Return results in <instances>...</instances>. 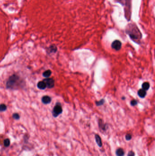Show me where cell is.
<instances>
[{"label":"cell","mask_w":155,"mask_h":156,"mask_svg":"<svg viewBox=\"0 0 155 156\" xmlns=\"http://www.w3.org/2000/svg\"><path fill=\"white\" fill-rule=\"evenodd\" d=\"M126 32L128 34L130 38L134 41H139L142 37L139 29L134 23H130L128 25L126 29Z\"/></svg>","instance_id":"6da1fadb"},{"label":"cell","mask_w":155,"mask_h":156,"mask_svg":"<svg viewBox=\"0 0 155 156\" xmlns=\"http://www.w3.org/2000/svg\"><path fill=\"white\" fill-rule=\"evenodd\" d=\"M20 78L18 75H13L9 77L6 84L7 89H13L18 87L20 84Z\"/></svg>","instance_id":"7a4b0ae2"},{"label":"cell","mask_w":155,"mask_h":156,"mask_svg":"<svg viewBox=\"0 0 155 156\" xmlns=\"http://www.w3.org/2000/svg\"><path fill=\"white\" fill-rule=\"evenodd\" d=\"M62 112V108L61 104L59 103H56L53 110H52V115L54 117H57L58 115H60Z\"/></svg>","instance_id":"3957f363"},{"label":"cell","mask_w":155,"mask_h":156,"mask_svg":"<svg viewBox=\"0 0 155 156\" xmlns=\"http://www.w3.org/2000/svg\"><path fill=\"white\" fill-rule=\"evenodd\" d=\"M43 81L46 83V87L49 89L52 88L55 85V81L52 78H46Z\"/></svg>","instance_id":"277c9868"},{"label":"cell","mask_w":155,"mask_h":156,"mask_svg":"<svg viewBox=\"0 0 155 156\" xmlns=\"http://www.w3.org/2000/svg\"><path fill=\"white\" fill-rule=\"evenodd\" d=\"M122 43L121 42V41L118 40L113 41L111 44L112 48L116 51H118L120 50V49L122 48Z\"/></svg>","instance_id":"5b68a950"},{"label":"cell","mask_w":155,"mask_h":156,"mask_svg":"<svg viewBox=\"0 0 155 156\" xmlns=\"http://www.w3.org/2000/svg\"><path fill=\"white\" fill-rule=\"evenodd\" d=\"M42 103L44 104H48L51 102V98L47 96H44L41 99Z\"/></svg>","instance_id":"8992f818"},{"label":"cell","mask_w":155,"mask_h":156,"mask_svg":"<svg viewBox=\"0 0 155 156\" xmlns=\"http://www.w3.org/2000/svg\"><path fill=\"white\" fill-rule=\"evenodd\" d=\"M37 86L38 89L41 90H45L46 88V83L43 81H39L37 84Z\"/></svg>","instance_id":"52a82bcc"},{"label":"cell","mask_w":155,"mask_h":156,"mask_svg":"<svg viewBox=\"0 0 155 156\" xmlns=\"http://www.w3.org/2000/svg\"><path fill=\"white\" fill-rule=\"evenodd\" d=\"M95 139L96 142H97V143L99 147H102V142L101 138L99 136V135H98V134L95 135Z\"/></svg>","instance_id":"ba28073f"},{"label":"cell","mask_w":155,"mask_h":156,"mask_svg":"<svg viewBox=\"0 0 155 156\" xmlns=\"http://www.w3.org/2000/svg\"><path fill=\"white\" fill-rule=\"evenodd\" d=\"M138 95L141 98H143L146 95V91H145L144 90H143L142 89H140L138 91Z\"/></svg>","instance_id":"9c48e42d"},{"label":"cell","mask_w":155,"mask_h":156,"mask_svg":"<svg viewBox=\"0 0 155 156\" xmlns=\"http://www.w3.org/2000/svg\"><path fill=\"white\" fill-rule=\"evenodd\" d=\"M116 154L117 156H124L125 154V152L123 149H122L121 148H119L116 150Z\"/></svg>","instance_id":"30bf717a"},{"label":"cell","mask_w":155,"mask_h":156,"mask_svg":"<svg viewBox=\"0 0 155 156\" xmlns=\"http://www.w3.org/2000/svg\"><path fill=\"white\" fill-rule=\"evenodd\" d=\"M48 52L49 53H56L57 51V48L55 45H51L48 48Z\"/></svg>","instance_id":"8fae6325"},{"label":"cell","mask_w":155,"mask_h":156,"mask_svg":"<svg viewBox=\"0 0 155 156\" xmlns=\"http://www.w3.org/2000/svg\"><path fill=\"white\" fill-rule=\"evenodd\" d=\"M150 83H149L148 82H144L142 85V88L145 91H146L148 90L150 88Z\"/></svg>","instance_id":"7c38bea8"},{"label":"cell","mask_w":155,"mask_h":156,"mask_svg":"<svg viewBox=\"0 0 155 156\" xmlns=\"http://www.w3.org/2000/svg\"><path fill=\"white\" fill-rule=\"evenodd\" d=\"M51 71L50 70H46L44 72H43V76L45 78H49L51 76Z\"/></svg>","instance_id":"4fadbf2b"},{"label":"cell","mask_w":155,"mask_h":156,"mask_svg":"<svg viewBox=\"0 0 155 156\" xmlns=\"http://www.w3.org/2000/svg\"><path fill=\"white\" fill-rule=\"evenodd\" d=\"M3 144L4 145V146L5 147H9L10 145V144H11V142H10V139L8 138H7L5 139V140H4Z\"/></svg>","instance_id":"5bb4252c"},{"label":"cell","mask_w":155,"mask_h":156,"mask_svg":"<svg viewBox=\"0 0 155 156\" xmlns=\"http://www.w3.org/2000/svg\"><path fill=\"white\" fill-rule=\"evenodd\" d=\"M7 109V107L5 104H2L0 105V112H3L5 111Z\"/></svg>","instance_id":"9a60e30c"},{"label":"cell","mask_w":155,"mask_h":156,"mask_svg":"<svg viewBox=\"0 0 155 156\" xmlns=\"http://www.w3.org/2000/svg\"><path fill=\"white\" fill-rule=\"evenodd\" d=\"M104 102H105V101H104V99H101L100 101H96V105L97 106H100V105H103Z\"/></svg>","instance_id":"2e32d148"},{"label":"cell","mask_w":155,"mask_h":156,"mask_svg":"<svg viewBox=\"0 0 155 156\" xmlns=\"http://www.w3.org/2000/svg\"><path fill=\"white\" fill-rule=\"evenodd\" d=\"M13 117L15 120H19L20 119V115L18 113H14L13 114Z\"/></svg>","instance_id":"e0dca14e"},{"label":"cell","mask_w":155,"mask_h":156,"mask_svg":"<svg viewBox=\"0 0 155 156\" xmlns=\"http://www.w3.org/2000/svg\"><path fill=\"white\" fill-rule=\"evenodd\" d=\"M125 138L126 139L127 141H130L132 139V135L130 134H127L126 135Z\"/></svg>","instance_id":"ac0fdd59"},{"label":"cell","mask_w":155,"mask_h":156,"mask_svg":"<svg viewBox=\"0 0 155 156\" xmlns=\"http://www.w3.org/2000/svg\"><path fill=\"white\" fill-rule=\"evenodd\" d=\"M138 104V102L136 100H132L130 101V105L132 106H135Z\"/></svg>","instance_id":"d6986e66"},{"label":"cell","mask_w":155,"mask_h":156,"mask_svg":"<svg viewBox=\"0 0 155 156\" xmlns=\"http://www.w3.org/2000/svg\"><path fill=\"white\" fill-rule=\"evenodd\" d=\"M127 156H135V153L133 151H130V152H129Z\"/></svg>","instance_id":"ffe728a7"},{"label":"cell","mask_w":155,"mask_h":156,"mask_svg":"<svg viewBox=\"0 0 155 156\" xmlns=\"http://www.w3.org/2000/svg\"><path fill=\"white\" fill-rule=\"evenodd\" d=\"M122 99H125V97L122 98Z\"/></svg>","instance_id":"44dd1931"},{"label":"cell","mask_w":155,"mask_h":156,"mask_svg":"<svg viewBox=\"0 0 155 156\" xmlns=\"http://www.w3.org/2000/svg\"><path fill=\"white\" fill-rule=\"evenodd\" d=\"M117 1H120V0H117Z\"/></svg>","instance_id":"7402d4cb"}]
</instances>
